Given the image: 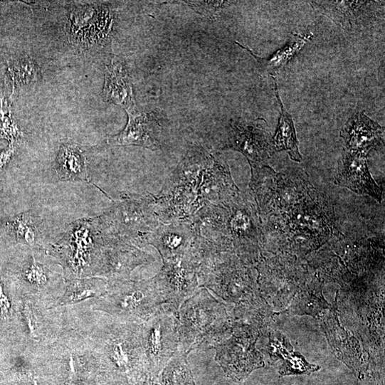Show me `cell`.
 Wrapping results in <instances>:
<instances>
[{
	"instance_id": "cell-1",
	"label": "cell",
	"mask_w": 385,
	"mask_h": 385,
	"mask_svg": "<svg viewBox=\"0 0 385 385\" xmlns=\"http://www.w3.org/2000/svg\"><path fill=\"white\" fill-rule=\"evenodd\" d=\"M213 154L202 147L189 150L163 190L154 196L155 211L160 222L189 220L206 204V174Z\"/></svg>"
},
{
	"instance_id": "cell-2",
	"label": "cell",
	"mask_w": 385,
	"mask_h": 385,
	"mask_svg": "<svg viewBox=\"0 0 385 385\" xmlns=\"http://www.w3.org/2000/svg\"><path fill=\"white\" fill-rule=\"evenodd\" d=\"M178 320V350L186 357L193 350L211 348L223 340L225 307L206 288H199L181 304Z\"/></svg>"
},
{
	"instance_id": "cell-3",
	"label": "cell",
	"mask_w": 385,
	"mask_h": 385,
	"mask_svg": "<svg viewBox=\"0 0 385 385\" xmlns=\"http://www.w3.org/2000/svg\"><path fill=\"white\" fill-rule=\"evenodd\" d=\"M102 233L137 248L149 240L161 222L155 211L154 196L128 198L115 204L99 221Z\"/></svg>"
},
{
	"instance_id": "cell-4",
	"label": "cell",
	"mask_w": 385,
	"mask_h": 385,
	"mask_svg": "<svg viewBox=\"0 0 385 385\" xmlns=\"http://www.w3.org/2000/svg\"><path fill=\"white\" fill-rule=\"evenodd\" d=\"M104 300V310L137 325L144 324L167 304L154 277L139 281L115 280Z\"/></svg>"
},
{
	"instance_id": "cell-5",
	"label": "cell",
	"mask_w": 385,
	"mask_h": 385,
	"mask_svg": "<svg viewBox=\"0 0 385 385\" xmlns=\"http://www.w3.org/2000/svg\"><path fill=\"white\" fill-rule=\"evenodd\" d=\"M178 310L167 304L142 324V343L152 378L160 374L178 349Z\"/></svg>"
},
{
	"instance_id": "cell-6",
	"label": "cell",
	"mask_w": 385,
	"mask_h": 385,
	"mask_svg": "<svg viewBox=\"0 0 385 385\" xmlns=\"http://www.w3.org/2000/svg\"><path fill=\"white\" fill-rule=\"evenodd\" d=\"M199 267L200 261L193 245L181 258L164 262L154 278L167 305L179 310L181 304L196 292L199 288Z\"/></svg>"
},
{
	"instance_id": "cell-7",
	"label": "cell",
	"mask_w": 385,
	"mask_h": 385,
	"mask_svg": "<svg viewBox=\"0 0 385 385\" xmlns=\"http://www.w3.org/2000/svg\"><path fill=\"white\" fill-rule=\"evenodd\" d=\"M255 341L248 327H236L230 338L213 347L216 362L233 380L242 381L253 370L264 366L263 357L255 347Z\"/></svg>"
},
{
	"instance_id": "cell-8",
	"label": "cell",
	"mask_w": 385,
	"mask_h": 385,
	"mask_svg": "<svg viewBox=\"0 0 385 385\" xmlns=\"http://www.w3.org/2000/svg\"><path fill=\"white\" fill-rule=\"evenodd\" d=\"M115 22L114 11L106 5L78 8L69 20L70 41L83 48L105 46L112 39Z\"/></svg>"
},
{
	"instance_id": "cell-9",
	"label": "cell",
	"mask_w": 385,
	"mask_h": 385,
	"mask_svg": "<svg viewBox=\"0 0 385 385\" xmlns=\"http://www.w3.org/2000/svg\"><path fill=\"white\" fill-rule=\"evenodd\" d=\"M224 149L241 153L251 169H263L275 153L273 137L257 122L231 121Z\"/></svg>"
},
{
	"instance_id": "cell-10",
	"label": "cell",
	"mask_w": 385,
	"mask_h": 385,
	"mask_svg": "<svg viewBox=\"0 0 385 385\" xmlns=\"http://www.w3.org/2000/svg\"><path fill=\"white\" fill-rule=\"evenodd\" d=\"M335 184L362 196H369L381 203L382 191L371 177L366 157L343 150L338 162Z\"/></svg>"
},
{
	"instance_id": "cell-11",
	"label": "cell",
	"mask_w": 385,
	"mask_h": 385,
	"mask_svg": "<svg viewBox=\"0 0 385 385\" xmlns=\"http://www.w3.org/2000/svg\"><path fill=\"white\" fill-rule=\"evenodd\" d=\"M154 260L152 255L135 246L107 238L103 246L102 271L115 280H124L136 267L151 263Z\"/></svg>"
},
{
	"instance_id": "cell-12",
	"label": "cell",
	"mask_w": 385,
	"mask_h": 385,
	"mask_svg": "<svg viewBox=\"0 0 385 385\" xmlns=\"http://www.w3.org/2000/svg\"><path fill=\"white\" fill-rule=\"evenodd\" d=\"M129 122L118 135L112 137L108 143L113 146H138L152 151L162 147V127L154 112L129 113Z\"/></svg>"
},
{
	"instance_id": "cell-13",
	"label": "cell",
	"mask_w": 385,
	"mask_h": 385,
	"mask_svg": "<svg viewBox=\"0 0 385 385\" xmlns=\"http://www.w3.org/2000/svg\"><path fill=\"white\" fill-rule=\"evenodd\" d=\"M194 232L190 220L162 223L154 230L149 240L159 252L163 262L174 260L185 255L191 248Z\"/></svg>"
},
{
	"instance_id": "cell-14",
	"label": "cell",
	"mask_w": 385,
	"mask_h": 385,
	"mask_svg": "<svg viewBox=\"0 0 385 385\" xmlns=\"http://www.w3.org/2000/svg\"><path fill=\"white\" fill-rule=\"evenodd\" d=\"M346 150L367 156L384 144V130L363 112L353 115L340 132Z\"/></svg>"
},
{
	"instance_id": "cell-15",
	"label": "cell",
	"mask_w": 385,
	"mask_h": 385,
	"mask_svg": "<svg viewBox=\"0 0 385 385\" xmlns=\"http://www.w3.org/2000/svg\"><path fill=\"white\" fill-rule=\"evenodd\" d=\"M104 97L107 102L121 107L127 114L136 112L135 97L125 63L115 58L105 68Z\"/></svg>"
},
{
	"instance_id": "cell-16",
	"label": "cell",
	"mask_w": 385,
	"mask_h": 385,
	"mask_svg": "<svg viewBox=\"0 0 385 385\" xmlns=\"http://www.w3.org/2000/svg\"><path fill=\"white\" fill-rule=\"evenodd\" d=\"M55 169L61 181L80 180L91 183L88 162L83 150L77 144L62 145L57 156Z\"/></svg>"
},
{
	"instance_id": "cell-17",
	"label": "cell",
	"mask_w": 385,
	"mask_h": 385,
	"mask_svg": "<svg viewBox=\"0 0 385 385\" xmlns=\"http://www.w3.org/2000/svg\"><path fill=\"white\" fill-rule=\"evenodd\" d=\"M273 90L280 107V117L275 135L273 137L275 153L283 151L287 152L292 161L301 162L302 157L299 152V144L292 118L287 112L281 101L275 79L273 78Z\"/></svg>"
},
{
	"instance_id": "cell-18",
	"label": "cell",
	"mask_w": 385,
	"mask_h": 385,
	"mask_svg": "<svg viewBox=\"0 0 385 385\" xmlns=\"http://www.w3.org/2000/svg\"><path fill=\"white\" fill-rule=\"evenodd\" d=\"M312 37V34L305 36L294 34L290 42L269 59L257 57L248 48L243 47L238 43H236L246 50L258 61L263 70L274 78V75L285 68L292 59L305 47Z\"/></svg>"
},
{
	"instance_id": "cell-19",
	"label": "cell",
	"mask_w": 385,
	"mask_h": 385,
	"mask_svg": "<svg viewBox=\"0 0 385 385\" xmlns=\"http://www.w3.org/2000/svg\"><path fill=\"white\" fill-rule=\"evenodd\" d=\"M8 78L14 95L36 86L41 78V72L33 58L23 56L9 63Z\"/></svg>"
},
{
	"instance_id": "cell-20",
	"label": "cell",
	"mask_w": 385,
	"mask_h": 385,
	"mask_svg": "<svg viewBox=\"0 0 385 385\" xmlns=\"http://www.w3.org/2000/svg\"><path fill=\"white\" fill-rule=\"evenodd\" d=\"M370 2L364 1H325L311 2L313 9L325 14L336 23L347 28L352 21L359 17Z\"/></svg>"
},
{
	"instance_id": "cell-21",
	"label": "cell",
	"mask_w": 385,
	"mask_h": 385,
	"mask_svg": "<svg viewBox=\"0 0 385 385\" xmlns=\"http://www.w3.org/2000/svg\"><path fill=\"white\" fill-rule=\"evenodd\" d=\"M107 291V283L103 279L76 280L70 285L60 304H73L90 297H100L105 296Z\"/></svg>"
},
{
	"instance_id": "cell-22",
	"label": "cell",
	"mask_w": 385,
	"mask_h": 385,
	"mask_svg": "<svg viewBox=\"0 0 385 385\" xmlns=\"http://www.w3.org/2000/svg\"><path fill=\"white\" fill-rule=\"evenodd\" d=\"M31 212H26L13 218L8 227L15 235L17 241L33 246L38 240V229Z\"/></svg>"
},
{
	"instance_id": "cell-23",
	"label": "cell",
	"mask_w": 385,
	"mask_h": 385,
	"mask_svg": "<svg viewBox=\"0 0 385 385\" xmlns=\"http://www.w3.org/2000/svg\"><path fill=\"white\" fill-rule=\"evenodd\" d=\"M329 306L320 291L307 292L297 295L290 307V312L295 315H310L315 317Z\"/></svg>"
},
{
	"instance_id": "cell-24",
	"label": "cell",
	"mask_w": 385,
	"mask_h": 385,
	"mask_svg": "<svg viewBox=\"0 0 385 385\" xmlns=\"http://www.w3.org/2000/svg\"><path fill=\"white\" fill-rule=\"evenodd\" d=\"M277 350L280 352L281 357L285 360L283 366L280 369L281 374H309L310 371H317L319 366L308 364L300 355H297L295 352H290L286 348L283 346L280 347L278 344H275Z\"/></svg>"
},
{
	"instance_id": "cell-25",
	"label": "cell",
	"mask_w": 385,
	"mask_h": 385,
	"mask_svg": "<svg viewBox=\"0 0 385 385\" xmlns=\"http://www.w3.org/2000/svg\"><path fill=\"white\" fill-rule=\"evenodd\" d=\"M22 133L11 117V107L8 100L0 101V137L11 142V144L22 137Z\"/></svg>"
},
{
	"instance_id": "cell-26",
	"label": "cell",
	"mask_w": 385,
	"mask_h": 385,
	"mask_svg": "<svg viewBox=\"0 0 385 385\" xmlns=\"http://www.w3.org/2000/svg\"><path fill=\"white\" fill-rule=\"evenodd\" d=\"M186 4L197 14L214 19L217 14L231 3L225 1H188Z\"/></svg>"
},
{
	"instance_id": "cell-27",
	"label": "cell",
	"mask_w": 385,
	"mask_h": 385,
	"mask_svg": "<svg viewBox=\"0 0 385 385\" xmlns=\"http://www.w3.org/2000/svg\"><path fill=\"white\" fill-rule=\"evenodd\" d=\"M24 277L29 283L38 287L45 285L48 280L44 266L38 263L35 258L25 270Z\"/></svg>"
},
{
	"instance_id": "cell-28",
	"label": "cell",
	"mask_w": 385,
	"mask_h": 385,
	"mask_svg": "<svg viewBox=\"0 0 385 385\" xmlns=\"http://www.w3.org/2000/svg\"><path fill=\"white\" fill-rule=\"evenodd\" d=\"M11 309V303L8 297L4 292L1 282H0V317H8Z\"/></svg>"
},
{
	"instance_id": "cell-29",
	"label": "cell",
	"mask_w": 385,
	"mask_h": 385,
	"mask_svg": "<svg viewBox=\"0 0 385 385\" xmlns=\"http://www.w3.org/2000/svg\"><path fill=\"white\" fill-rule=\"evenodd\" d=\"M16 151V147L15 144H11L9 147L0 152V170L10 162Z\"/></svg>"
}]
</instances>
